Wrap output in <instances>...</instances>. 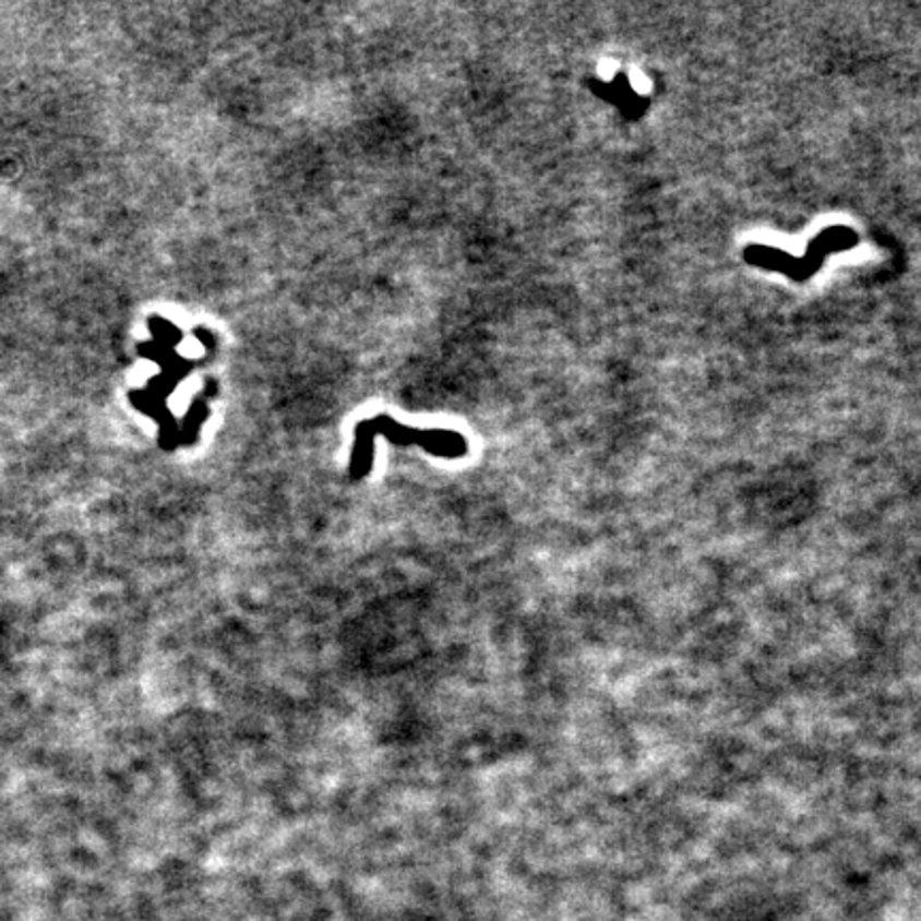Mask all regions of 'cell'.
Returning <instances> with one entry per match:
<instances>
[{
    "instance_id": "1",
    "label": "cell",
    "mask_w": 921,
    "mask_h": 921,
    "mask_svg": "<svg viewBox=\"0 0 921 921\" xmlns=\"http://www.w3.org/2000/svg\"><path fill=\"white\" fill-rule=\"evenodd\" d=\"M375 438H384L397 446H418L420 451L440 459H460L467 455V440L451 429H418L408 427L391 416L366 418L355 427V442L350 453V478H366L375 457Z\"/></svg>"
}]
</instances>
